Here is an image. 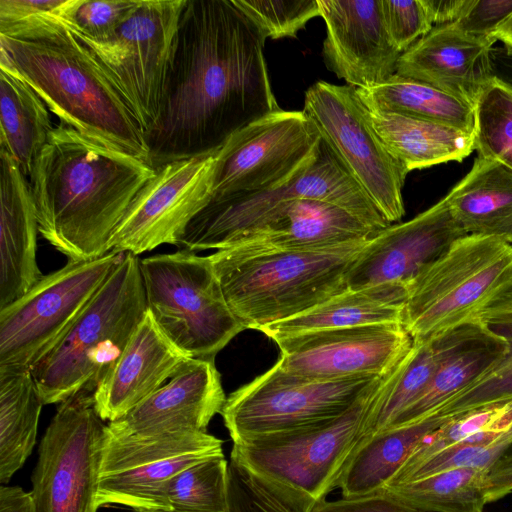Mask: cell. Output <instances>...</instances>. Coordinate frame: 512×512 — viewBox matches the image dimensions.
<instances>
[{
  "label": "cell",
  "instance_id": "6da1fadb",
  "mask_svg": "<svg viewBox=\"0 0 512 512\" xmlns=\"http://www.w3.org/2000/svg\"><path fill=\"white\" fill-rule=\"evenodd\" d=\"M266 39L233 0H187L160 115L145 135L151 167L212 153L280 109Z\"/></svg>",
  "mask_w": 512,
  "mask_h": 512
},
{
  "label": "cell",
  "instance_id": "7a4b0ae2",
  "mask_svg": "<svg viewBox=\"0 0 512 512\" xmlns=\"http://www.w3.org/2000/svg\"><path fill=\"white\" fill-rule=\"evenodd\" d=\"M156 170L59 122L29 182L39 233L68 261L99 258Z\"/></svg>",
  "mask_w": 512,
  "mask_h": 512
},
{
  "label": "cell",
  "instance_id": "3957f363",
  "mask_svg": "<svg viewBox=\"0 0 512 512\" xmlns=\"http://www.w3.org/2000/svg\"><path fill=\"white\" fill-rule=\"evenodd\" d=\"M0 67L31 86L60 122L149 164L145 135L119 88L55 15L0 22Z\"/></svg>",
  "mask_w": 512,
  "mask_h": 512
},
{
  "label": "cell",
  "instance_id": "277c9868",
  "mask_svg": "<svg viewBox=\"0 0 512 512\" xmlns=\"http://www.w3.org/2000/svg\"><path fill=\"white\" fill-rule=\"evenodd\" d=\"M365 243L320 250L236 245L209 258L234 316L259 330L347 290V273Z\"/></svg>",
  "mask_w": 512,
  "mask_h": 512
},
{
  "label": "cell",
  "instance_id": "5b68a950",
  "mask_svg": "<svg viewBox=\"0 0 512 512\" xmlns=\"http://www.w3.org/2000/svg\"><path fill=\"white\" fill-rule=\"evenodd\" d=\"M146 311L140 260L127 252L68 332L31 369L43 404L94 392Z\"/></svg>",
  "mask_w": 512,
  "mask_h": 512
},
{
  "label": "cell",
  "instance_id": "8992f818",
  "mask_svg": "<svg viewBox=\"0 0 512 512\" xmlns=\"http://www.w3.org/2000/svg\"><path fill=\"white\" fill-rule=\"evenodd\" d=\"M381 379L338 418L233 443L232 467L271 484L300 512H312L339 487Z\"/></svg>",
  "mask_w": 512,
  "mask_h": 512
},
{
  "label": "cell",
  "instance_id": "52a82bcc",
  "mask_svg": "<svg viewBox=\"0 0 512 512\" xmlns=\"http://www.w3.org/2000/svg\"><path fill=\"white\" fill-rule=\"evenodd\" d=\"M511 295V243L491 236L466 235L410 286L403 326L413 340L428 339L474 320Z\"/></svg>",
  "mask_w": 512,
  "mask_h": 512
},
{
  "label": "cell",
  "instance_id": "ba28073f",
  "mask_svg": "<svg viewBox=\"0 0 512 512\" xmlns=\"http://www.w3.org/2000/svg\"><path fill=\"white\" fill-rule=\"evenodd\" d=\"M147 310L192 358L215 359L245 330L230 310L209 256L180 249L140 260Z\"/></svg>",
  "mask_w": 512,
  "mask_h": 512
},
{
  "label": "cell",
  "instance_id": "9c48e42d",
  "mask_svg": "<svg viewBox=\"0 0 512 512\" xmlns=\"http://www.w3.org/2000/svg\"><path fill=\"white\" fill-rule=\"evenodd\" d=\"M292 199L338 206L376 231L391 225L322 140L313 163L282 186L210 202L190 221L177 246L192 252L227 248L270 209Z\"/></svg>",
  "mask_w": 512,
  "mask_h": 512
},
{
  "label": "cell",
  "instance_id": "30bf717a",
  "mask_svg": "<svg viewBox=\"0 0 512 512\" xmlns=\"http://www.w3.org/2000/svg\"><path fill=\"white\" fill-rule=\"evenodd\" d=\"M186 2L138 0L131 14L104 39L74 32L109 73L144 135L160 115Z\"/></svg>",
  "mask_w": 512,
  "mask_h": 512
},
{
  "label": "cell",
  "instance_id": "8fae6325",
  "mask_svg": "<svg viewBox=\"0 0 512 512\" xmlns=\"http://www.w3.org/2000/svg\"><path fill=\"white\" fill-rule=\"evenodd\" d=\"M382 377L315 380L289 373L275 363L232 392L220 414L233 443L298 430L343 415Z\"/></svg>",
  "mask_w": 512,
  "mask_h": 512
},
{
  "label": "cell",
  "instance_id": "7c38bea8",
  "mask_svg": "<svg viewBox=\"0 0 512 512\" xmlns=\"http://www.w3.org/2000/svg\"><path fill=\"white\" fill-rule=\"evenodd\" d=\"M124 256V252L110 251L92 260L68 261L0 309V368L32 369L38 364Z\"/></svg>",
  "mask_w": 512,
  "mask_h": 512
},
{
  "label": "cell",
  "instance_id": "4fadbf2b",
  "mask_svg": "<svg viewBox=\"0 0 512 512\" xmlns=\"http://www.w3.org/2000/svg\"><path fill=\"white\" fill-rule=\"evenodd\" d=\"M93 391L59 403L38 448L31 477L36 512H98L100 465L107 424Z\"/></svg>",
  "mask_w": 512,
  "mask_h": 512
},
{
  "label": "cell",
  "instance_id": "5bb4252c",
  "mask_svg": "<svg viewBox=\"0 0 512 512\" xmlns=\"http://www.w3.org/2000/svg\"><path fill=\"white\" fill-rule=\"evenodd\" d=\"M321 142L303 111L278 109L246 125L216 151L210 202L282 186L313 163Z\"/></svg>",
  "mask_w": 512,
  "mask_h": 512
},
{
  "label": "cell",
  "instance_id": "9a60e30c",
  "mask_svg": "<svg viewBox=\"0 0 512 512\" xmlns=\"http://www.w3.org/2000/svg\"><path fill=\"white\" fill-rule=\"evenodd\" d=\"M302 111L383 217L391 225L400 221L408 171L373 129L356 88L317 81L306 90Z\"/></svg>",
  "mask_w": 512,
  "mask_h": 512
},
{
  "label": "cell",
  "instance_id": "2e32d148",
  "mask_svg": "<svg viewBox=\"0 0 512 512\" xmlns=\"http://www.w3.org/2000/svg\"><path fill=\"white\" fill-rule=\"evenodd\" d=\"M223 453L208 432L180 431L146 438L114 437L107 431L98 483V506L171 510L165 484L188 466Z\"/></svg>",
  "mask_w": 512,
  "mask_h": 512
},
{
  "label": "cell",
  "instance_id": "e0dca14e",
  "mask_svg": "<svg viewBox=\"0 0 512 512\" xmlns=\"http://www.w3.org/2000/svg\"><path fill=\"white\" fill-rule=\"evenodd\" d=\"M216 151L155 169L114 231L109 251L137 256L163 244L177 245L190 221L211 201Z\"/></svg>",
  "mask_w": 512,
  "mask_h": 512
},
{
  "label": "cell",
  "instance_id": "ac0fdd59",
  "mask_svg": "<svg viewBox=\"0 0 512 512\" xmlns=\"http://www.w3.org/2000/svg\"><path fill=\"white\" fill-rule=\"evenodd\" d=\"M283 370L315 380L386 375L409 352L403 324H370L275 339Z\"/></svg>",
  "mask_w": 512,
  "mask_h": 512
},
{
  "label": "cell",
  "instance_id": "d6986e66",
  "mask_svg": "<svg viewBox=\"0 0 512 512\" xmlns=\"http://www.w3.org/2000/svg\"><path fill=\"white\" fill-rule=\"evenodd\" d=\"M466 235L444 197L411 220L390 225L366 241L347 273V287L357 290L393 283L409 290L431 264Z\"/></svg>",
  "mask_w": 512,
  "mask_h": 512
},
{
  "label": "cell",
  "instance_id": "ffe728a7",
  "mask_svg": "<svg viewBox=\"0 0 512 512\" xmlns=\"http://www.w3.org/2000/svg\"><path fill=\"white\" fill-rule=\"evenodd\" d=\"M326 25L323 58L329 70L356 89L396 74L401 53L385 28L380 0H318Z\"/></svg>",
  "mask_w": 512,
  "mask_h": 512
},
{
  "label": "cell",
  "instance_id": "44dd1931",
  "mask_svg": "<svg viewBox=\"0 0 512 512\" xmlns=\"http://www.w3.org/2000/svg\"><path fill=\"white\" fill-rule=\"evenodd\" d=\"M226 401L214 359L190 358L140 404L108 422L114 437L146 438L180 431L207 432Z\"/></svg>",
  "mask_w": 512,
  "mask_h": 512
},
{
  "label": "cell",
  "instance_id": "7402d4cb",
  "mask_svg": "<svg viewBox=\"0 0 512 512\" xmlns=\"http://www.w3.org/2000/svg\"><path fill=\"white\" fill-rule=\"evenodd\" d=\"M494 37L474 36L455 23L436 25L401 54L396 74L460 97L472 105L493 79Z\"/></svg>",
  "mask_w": 512,
  "mask_h": 512
},
{
  "label": "cell",
  "instance_id": "603a6c76",
  "mask_svg": "<svg viewBox=\"0 0 512 512\" xmlns=\"http://www.w3.org/2000/svg\"><path fill=\"white\" fill-rule=\"evenodd\" d=\"M436 367L424 392L386 428L416 422L464 392L506 356L507 341L477 319L431 337ZM385 430V429H384Z\"/></svg>",
  "mask_w": 512,
  "mask_h": 512
},
{
  "label": "cell",
  "instance_id": "cb8c5ba5",
  "mask_svg": "<svg viewBox=\"0 0 512 512\" xmlns=\"http://www.w3.org/2000/svg\"><path fill=\"white\" fill-rule=\"evenodd\" d=\"M190 358L166 337L147 310L94 390L97 413L104 421L118 420L164 385Z\"/></svg>",
  "mask_w": 512,
  "mask_h": 512
},
{
  "label": "cell",
  "instance_id": "d4e9b609",
  "mask_svg": "<svg viewBox=\"0 0 512 512\" xmlns=\"http://www.w3.org/2000/svg\"><path fill=\"white\" fill-rule=\"evenodd\" d=\"M378 232L338 206L311 199H292L270 209L229 247L333 249L365 242Z\"/></svg>",
  "mask_w": 512,
  "mask_h": 512
},
{
  "label": "cell",
  "instance_id": "484cf974",
  "mask_svg": "<svg viewBox=\"0 0 512 512\" xmlns=\"http://www.w3.org/2000/svg\"><path fill=\"white\" fill-rule=\"evenodd\" d=\"M0 309L13 303L42 278L36 261L39 232L28 178L0 147Z\"/></svg>",
  "mask_w": 512,
  "mask_h": 512
},
{
  "label": "cell",
  "instance_id": "4316f807",
  "mask_svg": "<svg viewBox=\"0 0 512 512\" xmlns=\"http://www.w3.org/2000/svg\"><path fill=\"white\" fill-rule=\"evenodd\" d=\"M408 293L406 286L393 283L347 289L301 314L264 326L259 331L274 341L306 332L370 324H403Z\"/></svg>",
  "mask_w": 512,
  "mask_h": 512
},
{
  "label": "cell",
  "instance_id": "83f0119b",
  "mask_svg": "<svg viewBox=\"0 0 512 512\" xmlns=\"http://www.w3.org/2000/svg\"><path fill=\"white\" fill-rule=\"evenodd\" d=\"M450 211L467 235L512 238V170L476 157L471 170L445 196Z\"/></svg>",
  "mask_w": 512,
  "mask_h": 512
},
{
  "label": "cell",
  "instance_id": "f1b7e54d",
  "mask_svg": "<svg viewBox=\"0 0 512 512\" xmlns=\"http://www.w3.org/2000/svg\"><path fill=\"white\" fill-rule=\"evenodd\" d=\"M364 109L386 149L408 173L450 161L461 162L475 150L473 133L365 105Z\"/></svg>",
  "mask_w": 512,
  "mask_h": 512
},
{
  "label": "cell",
  "instance_id": "f546056e",
  "mask_svg": "<svg viewBox=\"0 0 512 512\" xmlns=\"http://www.w3.org/2000/svg\"><path fill=\"white\" fill-rule=\"evenodd\" d=\"M452 416L433 413L416 422L382 430L363 440L348 462L339 487L342 498L374 494L385 487L413 450Z\"/></svg>",
  "mask_w": 512,
  "mask_h": 512
},
{
  "label": "cell",
  "instance_id": "4dcf8cb0",
  "mask_svg": "<svg viewBox=\"0 0 512 512\" xmlns=\"http://www.w3.org/2000/svg\"><path fill=\"white\" fill-rule=\"evenodd\" d=\"M0 147L28 178L55 126L49 108L24 80L0 67Z\"/></svg>",
  "mask_w": 512,
  "mask_h": 512
},
{
  "label": "cell",
  "instance_id": "1f68e13d",
  "mask_svg": "<svg viewBox=\"0 0 512 512\" xmlns=\"http://www.w3.org/2000/svg\"><path fill=\"white\" fill-rule=\"evenodd\" d=\"M43 402L29 368H0V482L8 483L36 444Z\"/></svg>",
  "mask_w": 512,
  "mask_h": 512
},
{
  "label": "cell",
  "instance_id": "d6a6232c",
  "mask_svg": "<svg viewBox=\"0 0 512 512\" xmlns=\"http://www.w3.org/2000/svg\"><path fill=\"white\" fill-rule=\"evenodd\" d=\"M361 102L380 112L408 115L473 133L474 105L429 84L391 76L369 89H356Z\"/></svg>",
  "mask_w": 512,
  "mask_h": 512
},
{
  "label": "cell",
  "instance_id": "836d02e7",
  "mask_svg": "<svg viewBox=\"0 0 512 512\" xmlns=\"http://www.w3.org/2000/svg\"><path fill=\"white\" fill-rule=\"evenodd\" d=\"M488 492V470L457 467L386 486L376 493L427 512H483Z\"/></svg>",
  "mask_w": 512,
  "mask_h": 512
},
{
  "label": "cell",
  "instance_id": "e575fe53",
  "mask_svg": "<svg viewBox=\"0 0 512 512\" xmlns=\"http://www.w3.org/2000/svg\"><path fill=\"white\" fill-rule=\"evenodd\" d=\"M231 476L223 453L183 469L164 487L171 510L179 512H232Z\"/></svg>",
  "mask_w": 512,
  "mask_h": 512
},
{
  "label": "cell",
  "instance_id": "d590c367",
  "mask_svg": "<svg viewBox=\"0 0 512 512\" xmlns=\"http://www.w3.org/2000/svg\"><path fill=\"white\" fill-rule=\"evenodd\" d=\"M475 319L502 336L508 343V352L481 380L450 399L435 413L453 416L512 400V295L495 303Z\"/></svg>",
  "mask_w": 512,
  "mask_h": 512
},
{
  "label": "cell",
  "instance_id": "8d00e7d4",
  "mask_svg": "<svg viewBox=\"0 0 512 512\" xmlns=\"http://www.w3.org/2000/svg\"><path fill=\"white\" fill-rule=\"evenodd\" d=\"M478 156L512 170V89L493 78L474 104Z\"/></svg>",
  "mask_w": 512,
  "mask_h": 512
},
{
  "label": "cell",
  "instance_id": "74e56055",
  "mask_svg": "<svg viewBox=\"0 0 512 512\" xmlns=\"http://www.w3.org/2000/svg\"><path fill=\"white\" fill-rule=\"evenodd\" d=\"M511 462L512 430L503 433L489 445H454L442 450L403 471L401 480L410 482L457 467H476L489 471Z\"/></svg>",
  "mask_w": 512,
  "mask_h": 512
},
{
  "label": "cell",
  "instance_id": "f35d334b",
  "mask_svg": "<svg viewBox=\"0 0 512 512\" xmlns=\"http://www.w3.org/2000/svg\"><path fill=\"white\" fill-rule=\"evenodd\" d=\"M266 38L296 37L307 22L320 16L318 0H233Z\"/></svg>",
  "mask_w": 512,
  "mask_h": 512
},
{
  "label": "cell",
  "instance_id": "ab89813d",
  "mask_svg": "<svg viewBox=\"0 0 512 512\" xmlns=\"http://www.w3.org/2000/svg\"><path fill=\"white\" fill-rule=\"evenodd\" d=\"M138 0H64L53 14L73 32L95 40L108 37L136 8Z\"/></svg>",
  "mask_w": 512,
  "mask_h": 512
},
{
  "label": "cell",
  "instance_id": "60d3db41",
  "mask_svg": "<svg viewBox=\"0 0 512 512\" xmlns=\"http://www.w3.org/2000/svg\"><path fill=\"white\" fill-rule=\"evenodd\" d=\"M385 28L401 54L428 34L433 23L422 0H380Z\"/></svg>",
  "mask_w": 512,
  "mask_h": 512
},
{
  "label": "cell",
  "instance_id": "b9f144b4",
  "mask_svg": "<svg viewBox=\"0 0 512 512\" xmlns=\"http://www.w3.org/2000/svg\"><path fill=\"white\" fill-rule=\"evenodd\" d=\"M246 512H300L277 488L232 467Z\"/></svg>",
  "mask_w": 512,
  "mask_h": 512
},
{
  "label": "cell",
  "instance_id": "7bdbcfd3",
  "mask_svg": "<svg viewBox=\"0 0 512 512\" xmlns=\"http://www.w3.org/2000/svg\"><path fill=\"white\" fill-rule=\"evenodd\" d=\"M512 14V0H469L453 23L465 33L493 37L496 29Z\"/></svg>",
  "mask_w": 512,
  "mask_h": 512
},
{
  "label": "cell",
  "instance_id": "ee69618b",
  "mask_svg": "<svg viewBox=\"0 0 512 512\" xmlns=\"http://www.w3.org/2000/svg\"><path fill=\"white\" fill-rule=\"evenodd\" d=\"M312 512H427L411 507L384 493L323 501Z\"/></svg>",
  "mask_w": 512,
  "mask_h": 512
},
{
  "label": "cell",
  "instance_id": "f6af8a7d",
  "mask_svg": "<svg viewBox=\"0 0 512 512\" xmlns=\"http://www.w3.org/2000/svg\"><path fill=\"white\" fill-rule=\"evenodd\" d=\"M64 0H0V22H15L36 14H54Z\"/></svg>",
  "mask_w": 512,
  "mask_h": 512
},
{
  "label": "cell",
  "instance_id": "bcb514c9",
  "mask_svg": "<svg viewBox=\"0 0 512 512\" xmlns=\"http://www.w3.org/2000/svg\"><path fill=\"white\" fill-rule=\"evenodd\" d=\"M433 24L455 22L463 13L469 0H422Z\"/></svg>",
  "mask_w": 512,
  "mask_h": 512
},
{
  "label": "cell",
  "instance_id": "7dc6e473",
  "mask_svg": "<svg viewBox=\"0 0 512 512\" xmlns=\"http://www.w3.org/2000/svg\"><path fill=\"white\" fill-rule=\"evenodd\" d=\"M0 512H36L31 492L20 486L0 487Z\"/></svg>",
  "mask_w": 512,
  "mask_h": 512
},
{
  "label": "cell",
  "instance_id": "c3c4849f",
  "mask_svg": "<svg viewBox=\"0 0 512 512\" xmlns=\"http://www.w3.org/2000/svg\"><path fill=\"white\" fill-rule=\"evenodd\" d=\"M488 503L512 492V462L488 471Z\"/></svg>",
  "mask_w": 512,
  "mask_h": 512
},
{
  "label": "cell",
  "instance_id": "681fc988",
  "mask_svg": "<svg viewBox=\"0 0 512 512\" xmlns=\"http://www.w3.org/2000/svg\"><path fill=\"white\" fill-rule=\"evenodd\" d=\"M491 63L493 78L512 89V51L503 45L494 46Z\"/></svg>",
  "mask_w": 512,
  "mask_h": 512
},
{
  "label": "cell",
  "instance_id": "f907efd6",
  "mask_svg": "<svg viewBox=\"0 0 512 512\" xmlns=\"http://www.w3.org/2000/svg\"><path fill=\"white\" fill-rule=\"evenodd\" d=\"M493 37L502 42V45L512 51V14L496 29Z\"/></svg>",
  "mask_w": 512,
  "mask_h": 512
},
{
  "label": "cell",
  "instance_id": "816d5d0a",
  "mask_svg": "<svg viewBox=\"0 0 512 512\" xmlns=\"http://www.w3.org/2000/svg\"><path fill=\"white\" fill-rule=\"evenodd\" d=\"M133 512H179L176 510H134Z\"/></svg>",
  "mask_w": 512,
  "mask_h": 512
},
{
  "label": "cell",
  "instance_id": "f5cc1de1",
  "mask_svg": "<svg viewBox=\"0 0 512 512\" xmlns=\"http://www.w3.org/2000/svg\"><path fill=\"white\" fill-rule=\"evenodd\" d=\"M509 243H512V238H511V240H510V242H509Z\"/></svg>",
  "mask_w": 512,
  "mask_h": 512
}]
</instances>
